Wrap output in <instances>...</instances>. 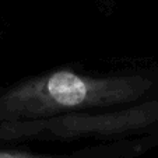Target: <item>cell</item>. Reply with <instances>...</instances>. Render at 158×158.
Segmentation results:
<instances>
[{
  "label": "cell",
  "instance_id": "1",
  "mask_svg": "<svg viewBox=\"0 0 158 158\" xmlns=\"http://www.w3.org/2000/svg\"><path fill=\"white\" fill-rule=\"evenodd\" d=\"M158 97V74L147 69L89 72L57 66L0 88V123L130 106Z\"/></svg>",
  "mask_w": 158,
  "mask_h": 158
},
{
  "label": "cell",
  "instance_id": "2",
  "mask_svg": "<svg viewBox=\"0 0 158 158\" xmlns=\"http://www.w3.org/2000/svg\"><path fill=\"white\" fill-rule=\"evenodd\" d=\"M158 131V97L130 106L0 123V146L99 143Z\"/></svg>",
  "mask_w": 158,
  "mask_h": 158
},
{
  "label": "cell",
  "instance_id": "3",
  "mask_svg": "<svg viewBox=\"0 0 158 158\" xmlns=\"http://www.w3.org/2000/svg\"><path fill=\"white\" fill-rule=\"evenodd\" d=\"M158 143V131L114 141L85 143L67 152H42L25 148L23 144L0 146V158H133Z\"/></svg>",
  "mask_w": 158,
  "mask_h": 158
},
{
  "label": "cell",
  "instance_id": "4",
  "mask_svg": "<svg viewBox=\"0 0 158 158\" xmlns=\"http://www.w3.org/2000/svg\"><path fill=\"white\" fill-rule=\"evenodd\" d=\"M94 2H95V4L99 7L101 11L109 13V11H112L120 2H123V0H94Z\"/></svg>",
  "mask_w": 158,
  "mask_h": 158
}]
</instances>
